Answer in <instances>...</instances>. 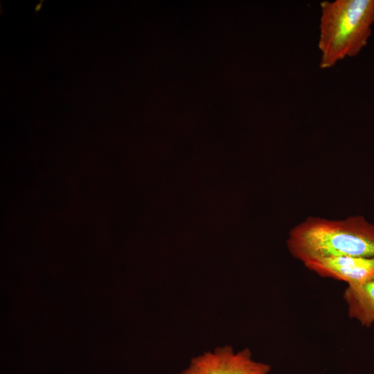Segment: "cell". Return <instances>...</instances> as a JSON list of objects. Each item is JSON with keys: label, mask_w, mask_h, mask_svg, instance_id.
I'll list each match as a JSON object with an SVG mask.
<instances>
[{"label": "cell", "mask_w": 374, "mask_h": 374, "mask_svg": "<svg viewBox=\"0 0 374 374\" xmlns=\"http://www.w3.org/2000/svg\"><path fill=\"white\" fill-rule=\"evenodd\" d=\"M270 371V365L252 358L248 348L235 352L231 346H224L194 357L180 374H268Z\"/></svg>", "instance_id": "obj_3"}, {"label": "cell", "mask_w": 374, "mask_h": 374, "mask_svg": "<svg viewBox=\"0 0 374 374\" xmlns=\"http://www.w3.org/2000/svg\"><path fill=\"white\" fill-rule=\"evenodd\" d=\"M320 6V67L329 69L366 46L374 23V0L323 1Z\"/></svg>", "instance_id": "obj_2"}, {"label": "cell", "mask_w": 374, "mask_h": 374, "mask_svg": "<svg viewBox=\"0 0 374 374\" xmlns=\"http://www.w3.org/2000/svg\"><path fill=\"white\" fill-rule=\"evenodd\" d=\"M348 315L369 328L374 323V278L358 285H348L343 294Z\"/></svg>", "instance_id": "obj_5"}, {"label": "cell", "mask_w": 374, "mask_h": 374, "mask_svg": "<svg viewBox=\"0 0 374 374\" xmlns=\"http://www.w3.org/2000/svg\"><path fill=\"white\" fill-rule=\"evenodd\" d=\"M303 265L319 276L358 285L374 278V257L339 256L307 260Z\"/></svg>", "instance_id": "obj_4"}, {"label": "cell", "mask_w": 374, "mask_h": 374, "mask_svg": "<svg viewBox=\"0 0 374 374\" xmlns=\"http://www.w3.org/2000/svg\"><path fill=\"white\" fill-rule=\"evenodd\" d=\"M287 246L303 263L327 257H374V225L360 215L344 220L309 217L290 230Z\"/></svg>", "instance_id": "obj_1"}]
</instances>
